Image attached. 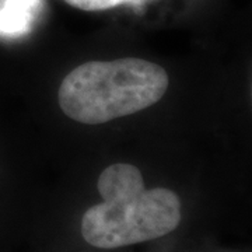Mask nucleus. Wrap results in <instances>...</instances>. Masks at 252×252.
Returning a JSON list of instances; mask_svg holds the SVG:
<instances>
[{
	"instance_id": "3",
	"label": "nucleus",
	"mask_w": 252,
	"mask_h": 252,
	"mask_svg": "<svg viewBox=\"0 0 252 252\" xmlns=\"http://www.w3.org/2000/svg\"><path fill=\"white\" fill-rule=\"evenodd\" d=\"M39 0H4L0 7V35L26 34L32 23Z\"/></svg>"
},
{
	"instance_id": "2",
	"label": "nucleus",
	"mask_w": 252,
	"mask_h": 252,
	"mask_svg": "<svg viewBox=\"0 0 252 252\" xmlns=\"http://www.w3.org/2000/svg\"><path fill=\"white\" fill-rule=\"evenodd\" d=\"M167 89L168 74L157 63L139 58L91 61L63 79L58 99L73 121L101 125L152 107Z\"/></svg>"
},
{
	"instance_id": "1",
	"label": "nucleus",
	"mask_w": 252,
	"mask_h": 252,
	"mask_svg": "<svg viewBox=\"0 0 252 252\" xmlns=\"http://www.w3.org/2000/svg\"><path fill=\"white\" fill-rule=\"evenodd\" d=\"M102 202L81 219L87 243L104 250L156 240L181 221V200L167 188L146 189L140 170L117 162L101 172L97 184Z\"/></svg>"
},
{
	"instance_id": "4",
	"label": "nucleus",
	"mask_w": 252,
	"mask_h": 252,
	"mask_svg": "<svg viewBox=\"0 0 252 252\" xmlns=\"http://www.w3.org/2000/svg\"><path fill=\"white\" fill-rule=\"evenodd\" d=\"M64 1L76 9L84 10V11H101V10L117 7L121 4L139 6L149 0H64Z\"/></svg>"
}]
</instances>
